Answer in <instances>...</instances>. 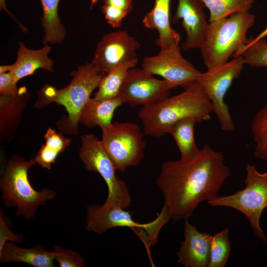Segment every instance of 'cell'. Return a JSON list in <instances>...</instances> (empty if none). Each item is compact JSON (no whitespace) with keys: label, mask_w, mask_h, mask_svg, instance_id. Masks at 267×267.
<instances>
[{"label":"cell","mask_w":267,"mask_h":267,"mask_svg":"<svg viewBox=\"0 0 267 267\" xmlns=\"http://www.w3.org/2000/svg\"><path fill=\"white\" fill-rule=\"evenodd\" d=\"M229 175L223 155L207 144L190 160L164 162L156 180L164 199L161 213L174 222L187 220L201 203L218 196Z\"/></svg>","instance_id":"1"},{"label":"cell","mask_w":267,"mask_h":267,"mask_svg":"<svg viewBox=\"0 0 267 267\" xmlns=\"http://www.w3.org/2000/svg\"><path fill=\"white\" fill-rule=\"evenodd\" d=\"M213 112L210 100L196 82L181 93L142 106L138 116L144 134L160 137L169 134L172 127L181 119L194 117L201 122L209 119Z\"/></svg>","instance_id":"2"},{"label":"cell","mask_w":267,"mask_h":267,"mask_svg":"<svg viewBox=\"0 0 267 267\" xmlns=\"http://www.w3.org/2000/svg\"><path fill=\"white\" fill-rule=\"evenodd\" d=\"M71 75L72 79L70 84L62 89H56L50 86H45L38 92L37 107L51 102L63 106L68 116L58 122V126L68 134H75L78 133L79 118L84 107L105 75L91 62L79 66Z\"/></svg>","instance_id":"3"},{"label":"cell","mask_w":267,"mask_h":267,"mask_svg":"<svg viewBox=\"0 0 267 267\" xmlns=\"http://www.w3.org/2000/svg\"><path fill=\"white\" fill-rule=\"evenodd\" d=\"M37 164L35 159L25 161L21 156L13 155L1 174L0 188L1 199L8 208H16L17 216L26 220L33 218L40 206L54 199L55 192L44 188L35 189L28 177V170Z\"/></svg>","instance_id":"4"},{"label":"cell","mask_w":267,"mask_h":267,"mask_svg":"<svg viewBox=\"0 0 267 267\" xmlns=\"http://www.w3.org/2000/svg\"><path fill=\"white\" fill-rule=\"evenodd\" d=\"M255 16L249 11L209 23L205 40L200 48L207 69L224 64L248 41L247 33Z\"/></svg>","instance_id":"5"},{"label":"cell","mask_w":267,"mask_h":267,"mask_svg":"<svg viewBox=\"0 0 267 267\" xmlns=\"http://www.w3.org/2000/svg\"><path fill=\"white\" fill-rule=\"evenodd\" d=\"M246 171L244 189L231 195L217 196L207 203L212 206L230 207L243 214L255 234L266 243L267 239L261 227L260 220L267 207V170L261 173L254 165L248 164Z\"/></svg>","instance_id":"6"},{"label":"cell","mask_w":267,"mask_h":267,"mask_svg":"<svg viewBox=\"0 0 267 267\" xmlns=\"http://www.w3.org/2000/svg\"><path fill=\"white\" fill-rule=\"evenodd\" d=\"M79 157L86 170L98 173L108 188V195L103 204L107 207L125 209L132 198L126 182L116 174V166L104 148L101 140L89 134L81 137Z\"/></svg>","instance_id":"7"},{"label":"cell","mask_w":267,"mask_h":267,"mask_svg":"<svg viewBox=\"0 0 267 267\" xmlns=\"http://www.w3.org/2000/svg\"><path fill=\"white\" fill-rule=\"evenodd\" d=\"M101 143L117 170L124 172L128 168L140 164L144 157L146 142L135 123H112L101 130Z\"/></svg>","instance_id":"8"},{"label":"cell","mask_w":267,"mask_h":267,"mask_svg":"<svg viewBox=\"0 0 267 267\" xmlns=\"http://www.w3.org/2000/svg\"><path fill=\"white\" fill-rule=\"evenodd\" d=\"M244 64L242 57H234L231 61L202 72L196 82L210 100L213 112L224 131L234 129L228 106L224 98L233 81L239 76Z\"/></svg>","instance_id":"9"},{"label":"cell","mask_w":267,"mask_h":267,"mask_svg":"<svg viewBox=\"0 0 267 267\" xmlns=\"http://www.w3.org/2000/svg\"><path fill=\"white\" fill-rule=\"evenodd\" d=\"M142 68L161 76L174 88L189 87L197 82L202 73L182 56L179 45L160 49L157 55L145 57Z\"/></svg>","instance_id":"10"},{"label":"cell","mask_w":267,"mask_h":267,"mask_svg":"<svg viewBox=\"0 0 267 267\" xmlns=\"http://www.w3.org/2000/svg\"><path fill=\"white\" fill-rule=\"evenodd\" d=\"M152 75L143 68L129 69L118 96L133 107L153 104L169 96L173 86Z\"/></svg>","instance_id":"11"},{"label":"cell","mask_w":267,"mask_h":267,"mask_svg":"<svg viewBox=\"0 0 267 267\" xmlns=\"http://www.w3.org/2000/svg\"><path fill=\"white\" fill-rule=\"evenodd\" d=\"M138 42L125 30L105 34L97 43L91 63L106 75L121 64L137 57Z\"/></svg>","instance_id":"12"},{"label":"cell","mask_w":267,"mask_h":267,"mask_svg":"<svg viewBox=\"0 0 267 267\" xmlns=\"http://www.w3.org/2000/svg\"><path fill=\"white\" fill-rule=\"evenodd\" d=\"M87 213L86 229L95 233L102 234L113 227H127L135 232L143 229L148 239L152 238L154 234L155 220L146 223L136 222L125 209L93 204L88 206Z\"/></svg>","instance_id":"13"},{"label":"cell","mask_w":267,"mask_h":267,"mask_svg":"<svg viewBox=\"0 0 267 267\" xmlns=\"http://www.w3.org/2000/svg\"><path fill=\"white\" fill-rule=\"evenodd\" d=\"M204 7L201 0H178L172 21L175 23L182 20L186 36L182 44L184 51L200 49L205 40L209 23L207 21Z\"/></svg>","instance_id":"14"},{"label":"cell","mask_w":267,"mask_h":267,"mask_svg":"<svg viewBox=\"0 0 267 267\" xmlns=\"http://www.w3.org/2000/svg\"><path fill=\"white\" fill-rule=\"evenodd\" d=\"M184 239L177 255V263L185 267H208L212 235L199 231L187 220L184 223Z\"/></svg>","instance_id":"15"},{"label":"cell","mask_w":267,"mask_h":267,"mask_svg":"<svg viewBox=\"0 0 267 267\" xmlns=\"http://www.w3.org/2000/svg\"><path fill=\"white\" fill-rule=\"evenodd\" d=\"M17 58L9 72L16 82L32 75L38 69L53 72L54 61L48 56L51 47L48 44L38 49L28 48L22 42L18 43Z\"/></svg>","instance_id":"16"},{"label":"cell","mask_w":267,"mask_h":267,"mask_svg":"<svg viewBox=\"0 0 267 267\" xmlns=\"http://www.w3.org/2000/svg\"><path fill=\"white\" fill-rule=\"evenodd\" d=\"M171 0H155L153 9L144 17V26L150 30H156L159 34L156 43L160 49L179 45L180 36L173 29L170 21Z\"/></svg>","instance_id":"17"},{"label":"cell","mask_w":267,"mask_h":267,"mask_svg":"<svg viewBox=\"0 0 267 267\" xmlns=\"http://www.w3.org/2000/svg\"><path fill=\"white\" fill-rule=\"evenodd\" d=\"M29 95L26 88L23 87L15 95L0 96V137L3 139L10 140L13 138Z\"/></svg>","instance_id":"18"},{"label":"cell","mask_w":267,"mask_h":267,"mask_svg":"<svg viewBox=\"0 0 267 267\" xmlns=\"http://www.w3.org/2000/svg\"><path fill=\"white\" fill-rule=\"evenodd\" d=\"M54 254L47 251L43 245H37L32 248H23L15 242H6L0 250V262L23 263L34 267H53Z\"/></svg>","instance_id":"19"},{"label":"cell","mask_w":267,"mask_h":267,"mask_svg":"<svg viewBox=\"0 0 267 267\" xmlns=\"http://www.w3.org/2000/svg\"><path fill=\"white\" fill-rule=\"evenodd\" d=\"M123 103L118 96L101 100L90 98L81 112L79 123L89 128L98 126L102 130L112 123L115 110Z\"/></svg>","instance_id":"20"},{"label":"cell","mask_w":267,"mask_h":267,"mask_svg":"<svg viewBox=\"0 0 267 267\" xmlns=\"http://www.w3.org/2000/svg\"><path fill=\"white\" fill-rule=\"evenodd\" d=\"M42 8L41 26L44 35L43 43L45 44H61L66 36V29L58 15L60 0H40Z\"/></svg>","instance_id":"21"},{"label":"cell","mask_w":267,"mask_h":267,"mask_svg":"<svg viewBox=\"0 0 267 267\" xmlns=\"http://www.w3.org/2000/svg\"><path fill=\"white\" fill-rule=\"evenodd\" d=\"M200 122L196 117H190L180 120L170 129L169 134L174 139L179 149L180 159L188 160L194 157L199 149L195 144L194 128Z\"/></svg>","instance_id":"22"},{"label":"cell","mask_w":267,"mask_h":267,"mask_svg":"<svg viewBox=\"0 0 267 267\" xmlns=\"http://www.w3.org/2000/svg\"><path fill=\"white\" fill-rule=\"evenodd\" d=\"M44 137L45 143L42 145L34 159L41 167L50 170L58 155L65 151L71 141L50 127Z\"/></svg>","instance_id":"23"},{"label":"cell","mask_w":267,"mask_h":267,"mask_svg":"<svg viewBox=\"0 0 267 267\" xmlns=\"http://www.w3.org/2000/svg\"><path fill=\"white\" fill-rule=\"evenodd\" d=\"M137 62L136 57L121 64L106 74L101 79L93 98L101 100L117 97L128 71L135 67Z\"/></svg>","instance_id":"24"},{"label":"cell","mask_w":267,"mask_h":267,"mask_svg":"<svg viewBox=\"0 0 267 267\" xmlns=\"http://www.w3.org/2000/svg\"><path fill=\"white\" fill-rule=\"evenodd\" d=\"M210 12L209 23L249 11L254 0H201Z\"/></svg>","instance_id":"25"},{"label":"cell","mask_w":267,"mask_h":267,"mask_svg":"<svg viewBox=\"0 0 267 267\" xmlns=\"http://www.w3.org/2000/svg\"><path fill=\"white\" fill-rule=\"evenodd\" d=\"M242 57L245 64L253 67H267V41L265 38L255 42L248 40L232 57Z\"/></svg>","instance_id":"26"},{"label":"cell","mask_w":267,"mask_h":267,"mask_svg":"<svg viewBox=\"0 0 267 267\" xmlns=\"http://www.w3.org/2000/svg\"><path fill=\"white\" fill-rule=\"evenodd\" d=\"M251 130L256 143L255 156L267 162V105L254 116Z\"/></svg>","instance_id":"27"},{"label":"cell","mask_w":267,"mask_h":267,"mask_svg":"<svg viewBox=\"0 0 267 267\" xmlns=\"http://www.w3.org/2000/svg\"><path fill=\"white\" fill-rule=\"evenodd\" d=\"M230 246L227 228L212 235L208 267H224L230 256Z\"/></svg>","instance_id":"28"},{"label":"cell","mask_w":267,"mask_h":267,"mask_svg":"<svg viewBox=\"0 0 267 267\" xmlns=\"http://www.w3.org/2000/svg\"><path fill=\"white\" fill-rule=\"evenodd\" d=\"M60 267H84L85 260L78 252L56 246L52 250Z\"/></svg>","instance_id":"29"},{"label":"cell","mask_w":267,"mask_h":267,"mask_svg":"<svg viewBox=\"0 0 267 267\" xmlns=\"http://www.w3.org/2000/svg\"><path fill=\"white\" fill-rule=\"evenodd\" d=\"M11 224L8 219L4 215L3 209H0V250L7 242L20 243L23 241V236L16 234L11 229Z\"/></svg>","instance_id":"30"},{"label":"cell","mask_w":267,"mask_h":267,"mask_svg":"<svg viewBox=\"0 0 267 267\" xmlns=\"http://www.w3.org/2000/svg\"><path fill=\"white\" fill-rule=\"evenodd\" d=\"M101 10L105 15L108 23L113 28L120 27L124 18L128 13L115 6L104 4Z\"/></svg>","instance_id":"31"},{"label":"cell","mask_w":267,"mask_h":267,"mask_svg":"<svg viewBox=\"0 0 267 267\" xmlns=\"http://www.w3.org/2000/svg\"><path fill=\"white\" fill-rule=\"evenodd\" d=\"M17 82L9 72L0 74V95H13L17 93L19 88Z\"/></svg>","instance_id":"32"},{"label":"cell","mask_w":267,"mask_h":267,"mask_svg":"<svg viewBox=\"0 0 267 267\" xmlns=\"http://www.w3.org/2000/svg\"><path fill=\"white\" fill-rule=\"evenodd\" d=\"M104 4L111 5L119 8L127 13H129L133 9L132 0H103Z\"/></svg>","instance_id":"33"},{"label":"cell","mask_w":267,"mask_h":267,"mask_svg":"<svg viewBox=\"0 0 267 267\" xmlns=\"http://www.w3.org/2000/svg\"><path fill=\"white\" fill-rule=\"evenodd\" d=\"M0 9L5 12L15 22L17 23L19 28L24 32H27V29L21 23H20L14 16V15L9 11L6 7L5 0H0Z\"/></svg>","instance_id":"34"},{"label":"cell","mask_w":267,"mask_h":267,"mask_svg":"<svg viewBox=\"0 0 267 267\" xmlns=\"http://www.w3.org/2000/svg\"><path fill=\"white\" fill-rule=\"evenodd\" d=\"M267 36V27L256 37H250L248 40L250 42H255L260 39L265 38Z\"/></svg>","instance_id":"35"},{"label":"cell","mask_w":267,"mask_h":267,"mask_svg":"<svg viewBox=\"0 0 267 267\" xmlns=\"http://www.w3.org/2000/svg\"><path fill=\"white\" fill-rule=\"evenodd\" d=\"M12 67V65H0V74H4L7 72H9Z\"/></svg>","instance_id":"36"},{"label":"cell","mask_w":267,"mask_h":267,"mask_svg":"<svg viewBox=\"0 0 267 267\" xmlns=\"http://www.w3.org/2000/svg\"><path fill=\"white\" fill-rule=\"evenodd\" d=\"M91 2V7L93 5H94L96 2L98 1V0H90Z\"/></svg>","instance_id":"37"}]
</instances>
